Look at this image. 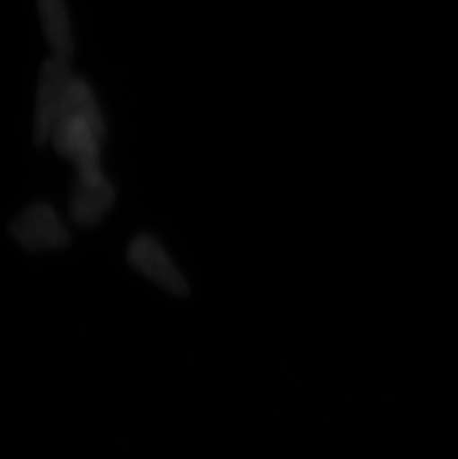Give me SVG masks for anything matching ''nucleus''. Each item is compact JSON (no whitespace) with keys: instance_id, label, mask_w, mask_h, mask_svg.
<instances>
[{"instance_id":"nucleus-1","label":"nucleus","mask_w":458,"mask_h":459,"mask_svg":"<svg viewBox=\"0 0 458 459\" xmlns=\"http://www.w3.org/2000/svg\"><path fill=\"white\" fill-rule=\"evenodd\" d=\"M74 76L70 60L63 56H52L42 65L33 121V139L36 144L48 143L51 139L52 130Z\"/></svg>"},{"instance_id":"nucleus-2","label":"nucleus","mask_w":458,"mask_h":459,"mask_svg":"<svg viewBox=\"0 0 458 459\" xmlns=\"http://www.w3.org/2000/svg\"><path fill=\"white\" fill-rule=\"evenodd\" d=\"M11 234L29 250H51L69 243V230L51 205L35 203L11 225Z\"/></svg>"},{"instance_id":"nucleus-3","label":"nucleus","mask_w":458,"mask_h":459,"mask_svg":"<svg viewBox=\"0 0 458 459\" xmlns=\"http://www.w3.org/2000/svg\"><path fill=\"white\" fill-rule=\"evenodd\" d=\"M115 189L108 178L100 182H84L76 178L70 194V216L78 225L94 226L112 207Z\"/></svg>"},{"instance_id":"nucleus-4","label":"nucleus","mask_w":458,"mask_h":459,"mask_svg":"<svg viewBox=\"0 0 458 459\" xmlns=\"http://www.w3.org/2000/svg\"><path fill=\"white\" fill-rule=\"evenodd\" d=\"M128 257L138 271L167 289L179 290L182 287L181 275L170 262L169 255L151 237L143 235L136 238L128 250Z\"/></svg>"},{"instance_id":"nucleus-5","label":"nucleus","mask_w":458,"mask_h":459,"mask_svg":"<svg viewBox=\"0 0 458 459\" xmlns=\"http://www.w3.org/2000/svg\"><path fill=\"white\" fill-rule=\"evenodd\" d=\"M40 24L52 56L72 60L75 54L74 35L70 27L66 0H36Z\"/></svg>"}]
</instances>
